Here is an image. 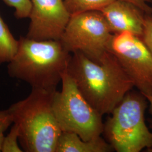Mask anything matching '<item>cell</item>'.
Masks as SVG:
<instances>
[{
  "label": "cell",
  "instance_id": "obj_1",
  "mask_svg": "<svg viewBox=\"0 0 152 152\" xmlns=\"http://www.w3.org/2000/svg\"><path fill=\"white\" fill-rule=\"evenodd\" d=\"M66 71L82 95L102 116L110 114L134 87L110 51L100 63L81 53H73Z\"/></svg>",
  "mask_w": 152,
  "mask_h": 152
},
{
  "label": "cell",
  "instance_id": "obj_2",
  "mask_svg": "<svg viewBox=\"0 0 152 152\" xmlns=\"http://www.w3.org/2000/svg\"><path fill=\"white\" fill-rule=\"evenodd\" d=\"M71 56L60 40L20 37L16 54L8 63L7 73L12 78L27 83L32 88L55 91Z\"/></svg>",
  "mask_w": 152,
  "mask_h": 152
},
{
  "label": "cell",
  "instance_id": "obj_3",
  "mask_svg": "<svg viewBox=\"0 0 152 152\" xmlns=\"http://www.w3.org/2000/svg\"><path fill=\"white\" fill-rule=\"evenodd\" d=\"M55 91L32 88L27 98L8 110L19 130L24 152H55L62 130L53 109Z\"/></svg>",
  "mask_w": 152,
  "mask_h": 152
},
{
  "label": "cell",
  "instance_id": "obj_4",
  "mask_svg": "<svg viewBox=\"0 0 152 152\" xmlns=\"http://www.w3.org/2000/svg\"><path fill=\"white\" fill-rule=\"evenodd\" d=\"M148 104L140 92H128L112 112L104 125L108 142L117 152H152V132L145 121Z\"/></svg>",
  "mask_w": 152,
  "mask_h": 152
},
{
  "label": "cell",
  "instance_id": "obj_5",
  "mask_svg": "<svg viewBox=\"0 0 152 152\" xmlns=\"http://www.w3.org/2000/svg\"><path fill=\"white\" fill-rule=\"evenodd\" d=\"M61 82V90L53 96V109L62 131L75 133L85 140L101 136L103 116L82 95L66 70Z\"/></svg>",
  "mask_w": 152,
  "mask_h": 152
},
{
  "label": "cell",
  "instance_id": "obj_6",
  "mask_svg": "<svg viewBox=\"0 0 152 152\" xmlns=\"http://www.w3.org/2000/svg\"><path fill=\"white\" fill-rule=\"evenodd\" d=\"M113 34L100 11H88L71 16L60 40L71 54L79 52L100 63L109 51Z\"/></svg>",
  "mask_w": 152,
  "mask_h": 152
},
{
  "label": "cell",
  "instance_id": "obj_7",
  "mask_svg": "<svg viewBox=\"0 0 152 152\" xmlns=\"http://www.w3.org/2000/svg\"><path fill=\"white\" fill-rule=\"evenodd\" d=\"M109 51L139 92L152 95V55L141 37L128 32L113 34Z\"/></svg>",
  "mask_w": 152,
  "mask_h": 152
},
{
  "label": "cell",
  "instance_id": "obj_8",
  "mask_svg": "<svg viewBox=\"0 0 152 152\" xmlns=\"http://www.w3.org/2000/svg\"><path fill=\"white\" fill-rule=\"evenodd\" d=\"M26 37L36 40H60L71 15L64 0H31Z\"/></svg>",
  "mask_w": 152,
  "mask_h": 152
},
{
  "label": "cell",
  "instance_id": "obj_9",
  "mask_svg": "<svg viewBox=\"0 0 152 152\" xmlns=\"http://www.w3.org/2000/svg\"><path fill=\"white\" fill-rule=\"evenodd\" d=\"M113 34L132 33L141 37L145 13L125 0H114L100 11Z\"/></svg>",
  "mask_w": 152,
  "mask_h": 152
},
{
  "label": "cell",
  "instance_id": "obj_10",
  "mask_svg": "<svg viewBox=\"0 0 152 152\" xmlns=\"http://www.w3.org/2000/svg\"><path fill=\"white\" fill-rule=\"evenodd\" d=\"M113 150L110 144L101 136L85 140L75 133L62 132L55 152H110Z\"/></svg>",
  "mask_w": 152,
  "mask_h": 152
},
{
  "label": "cell",
  "instance_id": "obj_11",
  "mask_svg": "<svg viewBox=\"0 0 152 152\" xmlns=\"http://www.w3.org/2000/svg\"><path fill=\"white\" fill-rule=\"evenodd\" d=\"M18 40L14 37L11 31L0 15V64L9 63L16 54Z\"/></svg>",
  "mask_w": 152,
  "mask_h": 152
},
{
  "label": "cell",
  "instance_id": "obj_12",
  "mask_svg": "<svg viewBox=\"0 0 152 152\" xmlns=\"http://www.w3.org/2000/svg\"><path fill=\"white\" fill-rule=\"evenodd\" d=\"M71 16L88 11H100L114 0H64Z\"/></svg>",
  "mask_w": 152,
  "mask_h": 152
},
{
  "label": "cell",
  "instance_id": "obj_13",
  "mask_svg": "<svg viewBox=\"0 0 152 152\" xmlns=\"http://www.w3.org/2000/svg\"><path fill=\"white\" fill-rule=\"evenodd\" d=\"M19 130L17 125L14 124L9 133L5 136L1 146L2 152H24L19 145Z\"/></svg>",
  "mask_w": 152,
  "mask_h": 152
},
{
  "label": "cell",
  "instance_id": "obj_14",
  "mask_svg": "<svg viewBox=\"0 0 152 152\" xmlns=\"http://www.w3.org/2000/svg\"><path fill=\"white\" fill-rule=\"evenodd\" d=\"M7 5L15 9L14 15L17 19L29 18L32 7L31 0H3Z\"/></svg>",
  "mask_w": 152,
  "mask_h": 152
},
{
  "label": "cell",
  "instance_id": "obj_15",
  "mask_svg": "<svg viewBox=\"0 0 152 152\" xmlns=\"http://www.w3.org/2000/svg\"><path fill=\"white\" fill-rule=\"evenodd\" d=\"M141 38L152 55V14L145 15L144 30Z\"/></svg>",
  "mask_w": 152,
  "mask_h": 152
},
{
  "label": "cell",
  "instance_id": "obj_16",
  "mask_svg": "<svg viewBox=\"0 0 152 152\" xmlns=\"http://www.w3.org/2000/svg\"><path fill=\"white\" fill-rule=\"evenodd\" d=\"M12 124L13 122L8 109L0 110V152H1V146L5 137L4 133Z\"/></svg>",
  "mask_w": 152,
  "mask_h": 152
},
{
  "label": "cell",
  "instance_id": "obj_17",
  "mask_svg": "<svg viewBox=\"0 0 152 152\" xmlns=\"http://www.w3.org/2000/svg\"><path fill=\"white\" fill-rule=\"evenodd\" d=\"M136 6L146 14H152V7L149 5L152 0H125Z\"/></svg>",
  "mask_w": 152,
  "mask_h": 152
},
{
  "label": "cell",
  "instance_id": "obj_18",
  "mask_svg": "<svg viewBox=\"0 0 152 152\" xmlns=\"http://www.w3.org/2000/svg\"><path fill=\"white\" fill-rule=\"evenodd\" d=\"M147 99L148 102L149 103V112L152 116V120H151V126L152 128V95L151 96H145Z\"/></svg>",
  "mask_w": 152,
  "mask_h": 152
}]
</instances>
